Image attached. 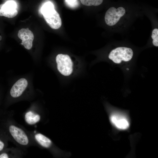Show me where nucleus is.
<instances>
[{
	"label": "nucleus",
	"mask_w": 158,
	"mask_h": 158,
	"mask_svg": "<svg viewBox=\"0 0 158 158\" xmlns=\"http://www.w3.org/2000/svg\"><path fill=\"white\" fill-rule=\"evenodd\" d=\"M41 12L45 20L51 28L57 29L61 27V18L51 2L48 1L45 3L41 8Z\"/></svg>",
	"instance_id": "f257e3e1"
},
{
	"label": "nucleus",
	"mask_w": 158,
	"mask_h": 158,
	"mask_svg": "<svg viewBox=\"0 0 158 158\" xmlns=\"http://www.w3.org/2000/svg\"><path fill=\"white\" fill-rule=\"evenodd\" d=\"M133 52L130 48L120 47L112 50L110 53L109 58L116 63H120L123 61H128L132 58Z\"/></svg>",
	"instance_id": "f03ea898"
},
{
	"label": "nucleus",
	"mask_w": 158,
	"mask_h": 158,
	"mask_svg": "<svg viewBox=\"0 0 158 158\" xmlns=\"http://www.w3.org/2000/svg\"><path fill=\"white\" fill-rule=\"evenodd\" d=\"M59 71L65 76H68L73 71V63L70 56L67 54H59L56 58Z\"/></svg>",
	"instance_id": "7ed1b4c3"
},
{
	"label": "nucleus",
	"mask_w": 158,
	"mask_h": 158,
	"mask_svg": "<svg viewBox=\"0 0 158 158\" xmlns=\"http://www.w3.org/2000/svg\"><path fill=\"white\" fill-rule=\"evenodd\" d=\"M126 11L122 7L117 9L112 7L106 11L104 17L105 21L109 26H112L115 25L120 20L121 17L124 16Z\"/></svg>",
	"instance_id": "20e7f679"
},
{
	"label": "nucleus",
	"mask_w": 158,
	"mask_h": 158,
	"mask_svg": "<svg viewBox=\"0 0 158 158\" xmlns=\"http://www.w3.org/2000/svg\"><path fill=\"white\" fill-rule=\"evenodd\" d=\"M18 14L17 5L15 1H8L4 4H0V16L12 18Z\"/></svg>",
	"instance_id": "39448f33"
},
{
	"label": "nucleus",
	"mask_w": 158,
	"mask_h": 158,
	"mask_svg": "<svg viewBox=\"0 0 158 158\" xmlns=\"http://www.w3.org/2000/svg\"><path fill=\"white\" fill-rule=\"evenodd\" d=\"M9 129L11 135L18 143L22 145H26L28 144V138L22 129L14 125H11Z\"/></svg>",
	"instance_id": "423d86ee"
},
{
	"label": "nucleus",
	"mask_w": 158,
	"mask_h": 158,
	"mask_svg": "<svg viewBox=\"0 0 158 158\" xmlns=\"http://www.w3.org/2000/svg\"><path fill=\"white\" fill-rule=\"evenodd\" d=\"M18 36L22 40V43L25 49L29 50L32 48L34 36L32 32L28 28L19 30Z\"/></svg>",
	"instance_id": "0eeeda50"
},
{
	"label": "nucleus",
	"mask_w": 158,
	"mask_h": 158,
	"mask_svg": "<svg viewBox=\"0 0 158 158\" xmlns=\"http://www.w3.org/2000/svg\"><path fill=\"white\" fill-rule=\"evenodd\" d=\"M28 85V82L25 79H19L12 86L10 90L11 95L14 98L19 97L25 90Z\"/></svg>",
	"instance_id": "6e6552de"
},
{
	"label": "nucleus",
	"mask_w": 158,
	"mask_h": 158,
	"mask_svg": "<svg viewBox=\"0 0 158 158\" xmlns=\"http://www.w3.org/2000/svg\"><path fill=\"white\" fill-rule=\"evenodd\" d=\"M112 123L118 129L124 130L129 126V122L124 116L118 114L112 115L110 117Z\"/></svg>",
	"instance_id": "1a4fd4ad"
},
{
	"label": "nucleus",
	"mask_w": 158,
	"mask_h": 158,
	"mask_svg": "<svg viewBox=\"0 0 158 158\" xmlns=\"http://www.w3.org/2000/svg\"><path fill=\"white\" fill-rule=\"evenodd\" d=\"M25 118L26 122L30 125L36 123L39 121L40 119L39 115L31 111H29L26 113Z\"/></svg>",
	"instance_id": "9d476101"
},
{
	"label": "nucleus",
	"mask_w": 158,
	"mask_h": 158,
	"mask_svg": "<svg viewBox=\"0 0 158 158\" xmlns=\"http://www.w3.org/2000/svg\"><path fill=\"white\" fill-rule=\"evenodd\" d=\"M35 138L38 143L42 147H49L51 145V142L48 138L40 133H37L35 135Z\"/></svg>",
	"instance_id": "9b49d317"
},
{
	"label": "nucleus",
	"mask_w": 158,
	"mask_h": 158,
	"mask_svg": "<svg viewBox=\"0 0 158 158\" xmlns=\"http://www.w3.org/2000/svg\"><path fill=\"white\" fill-rule=\"evenodd\" d=\"M83 5L90 6H97L101 4L103 0H80Z\"/></svg>",
	"instance_id": "f8f14e48"
},
{
	"label": "nucleus",
	"mask_w": 158,
	"mask_h": 158,
	"mask_svg": "<svg viewBox=\"0 0 158 158\" xmlns=\"http://www.w3.org/2000/svg\"><path fill=\"white\" fill-rule=\"evenodd\" d=\"M65 2L67 6L72 8H77L79 4L78 0H65Z\"/></svg>",
	"instance_id": "ddd939ff"
},
{
	"label": "nucleus",
	"mask_w": 158,
	"mask_h": 158,
	"mask_svg": "<svg viewBox=\"0 0 158 158\" xmlns=\"http://www.w3.org/2000/svg\"><path fill=\"white\" fill-rule=\"evenodd\" d=\"M151 37L153 39L152 43L156 47L158 46V29L157 28L154 29L152 32Z\"/></svg>",
	"instance_id": "4468645a"
},
{
	"label": "nucleus",
	"mask_w": 158,
	"mask_h": 158,
	"mask_svg": "<svg viewBox=\"0 0 158 158\" xmlns=\"http://www.w3.org/2000/svg\"><path fill=\"white\" fill-rule=\"evenodd\" d=\"M8 155L6 153H3L0 155V158H8Z\"/></svg>",
	"instance_id": "2eb2a0df"
},
{
	"label": "nucleus",
	"mask_w": 158,
	"mask_h": 158,
	"mask_svg": "<svg viewBox=\"0 0 158 158\" xmlns=\"http://www.w3.org/2000/svg\"><path fill=\"white\" fill-rule=\"evenodd\" d=\"M4 147V143L0 140V151L2 150Z\"/></svg>",
	"instance_id": "dca6fc26"
},
{
	"label": "nucleus",
	"mask_w": 158,
	"mask_h": 158,
	"mask_svg": "<svg viewBox=\"0 0 158 158\" xmlns=\"http://www.w3.org/2000/svg\"><path fill=\"white\" fill-rule=\"evenodd\" d=\"M2 39V37L1 36H0V41Z\"/></svg>",
	"instance_id": "f3484780"
},
{
	"label": "nucleus",
	"mask_w": 158,
	"mask_h": 158,
	"mask_svg": "<svg viewBox=\"0 0 158 158\" xmlns=\"http://www.w3.org/2000/svg\"><path fill=\"white\" fill-rule=\"evenodd\" d=\"M36 132V131L35 130V131H34V133H35Z\"/></svg>",
	"instance_id": "a211bd4d"
},
{
	"label": "nucleus",
	"mask_w": 158,
	"mask_h": 158,
	"mask_svg": "<svg viewBox=\"0 0 158 158\" xmlns=\"http://www.w3.org/2000/svg\"><path fill=\"white\" fill-rule=\"evenodd\" d=\"M127 70H129V69H128V68H127Z\"/></svg>",
	"instance_id": "6ab92c4d"
}]
</instances>
